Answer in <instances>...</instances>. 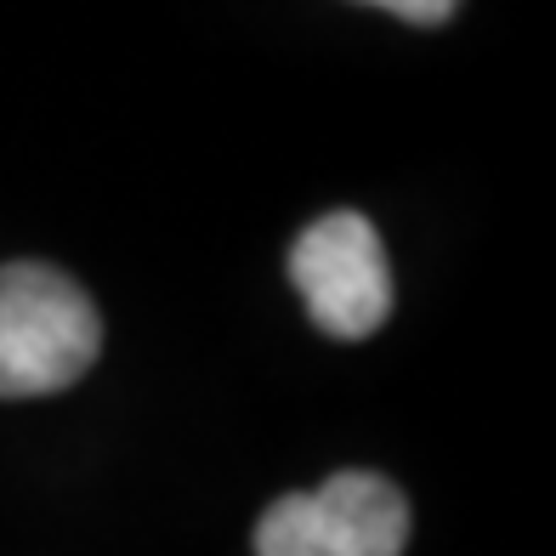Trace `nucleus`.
I'll return each mask as SVG.
<instances>
[{"label":"nucleus","mask_w":556,"mask_h":556,"mask_svg":"<svg viewBox=\"0 0 556 556\" xmlns=\"http://www.w3.org/2000/svg\"><path fill=\"white\" fill-rule=\"evenodd\" d=\"M290 278L324 336L364 341L392 313V267L381 233L358 211L318 216L290 250Z\"/></svg>","instance_id":"3"},{"label":"nucleus","mask_w":556,"mask_h":556,"mask_svg":"<svg viewBox=\"0 0 556 556\" xmlns=\"http://www.w3.org/2000/svg\"><path fill=\"white\" fill-rule=\"evenodd\" d=\"M387 12L397 23H415V29H438L454 17V0H387Z\"/></svg>","instance_id":"4"},{"label":"nucleus","mask_w":556,"mask_h":556,"mask_svg":"<svg viewBox=\"0 0 556 556\" xmlns=\"http://www.w3.org/2000/svg\"><path fill=\"white\" fill-rule=\"evenodd\" d=\"M409 500L381 471H336L285 494L256 522V556H403Z\"/></svg>","instance_id":"2"},{"label":"nucleus","mask_w":556,"mask_h":556,"mask_svg":"<svg viewBox=\"0 0 556 556\" xmlns=\"http://www.w3.org/2000/svg\"><path fill=\"white\" fill-rule=\"evenodd\" d=\"M103 352V318L68 273L40 262L0 267V397L74 387Z\"/></svg>","instance_id":"1"}]
</instances>
